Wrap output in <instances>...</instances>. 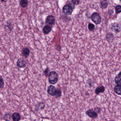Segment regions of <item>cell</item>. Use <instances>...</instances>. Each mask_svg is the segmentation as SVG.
Instances as JSON below:
<instances>
[{"instance_id": "1", "label": "cell", "mask_w": 121, "mask_h": 121, "mask_svg": "<svg viewBox=\"0 0 121 121\" xmlns=\"http://www.w3.org/2000/svg\"><path fill=\"white\" fill-rule=\"evenodd\" d=\"M49 83L53 85L56 84L58 80V75L56 71H51L48 75Z\"/></svg>"}, {"instance_id": "2", "label": "cell", "mask_w": 121, "mask_h": 121, "mask_svg": "<svg viewBox=\"0 0 121 121\" xmlns=\"http://www.w3.org/2000/svg\"><path fill=\"white\" fill-rule=\"evenodd\" d=\"M91 18L93 22L96 24L98 25L101 22V17L98 13H94L91 16Z\"/></svg>"}, {"instance_id": "3", "label": "cell", "mask_w": 121, "mask_h": 121, "mask_svg": "<svg viewBox=\"0 0 121 121\" xmlns=\"http://www.w3.org/2000/svg\"><path fill=\"white\" fill-rule=\"evenodd\" d=\"M63 13L67 15H71L73 11L72 7L69 5H66L63 8Z\"/></svg>"}, {"instance_id": "4", "label": "cell", "mask_w": 121, "mask_h": 121, "mask_svg": "<svg viewBox=\"0 0 121 121\" xmlns=\"http://www.w3.org/2000/svg\"><path fill=\"white\" fill-rule=\"evenodd\" d=\"M110 28L112 30L117 33H119L121 31L120 25L117 23L114 22L112 23L110 25Z\"/></svg>"}, {"instance_id": "5", "label": "cell", "mask_w": 121, "mask_h": 121, "mask_svg": "<svg viewBox=\"0 0 121 121\" xmlns=\"http://www.w3.org/2000/svg\"><path fill=\"white\" fill-rule=\"evenodd\" d=\"M48 93L51 96H54L56 95L57 92V89L54 86H49L47 88Z\"/></svg>"}, {"instance_id": "6", "label": "cell", "mask_w": 121, "mask_h": 121, "mask_svg": "<svg viewBox=\"0 0 121 121\" xmlns=\"http://www.w3.org/2000/svg\"><path fill=\"white\" fill-rule=\"evenodd\" d=\"M86 114L90 117L95 119L98 117V114L95 110L93 109H90L86 112Z\"/></svg>"}, {"instance_id": "7", "label": "cell", "mask_w": 121, "mask_h": 121, "mask_svg": "<svg viewBox=\"0 0 121 121\" xmlns=\"http://www.w3.org/2000/svg\"><path fill=\"white\" fill-rule=\"evenodd\" d=\"M17 66L19 68H25L26 66V62L22 58H19L17 61Z\"/></svg>"}, {"instance_id": "8", "label": "cell", "mask_w": 121, "mask_h": 121, "mask_svg": "<svg viewBox=\"0 0 121 121\" xmlns=\"http://www.w3.org/2000/svg\"><path fill=\"white\" fill-rule=\"evenodd\" d=\"M55 18L52 15H49L46 18L45 23L49 25H53L54 23Z\"/></svg>"}, {"instance_id": "9", "label": "cell", "mask_w": 121, "mask_h": 121, "mask_svg": "<svg viewBox=\"0 0 121 121\" xmlns=\"http://www.w3.org/2000/svg\"><path fill=\"white\" fill-rule=\"evenodd\" d=\"M30 49L27 47H25L22 50V55L25 58H27L30 55Z\"/></svg>"}, {"instance_id": "10", "label": "cell", "mask_w": 121, "mask_h": 121, "mask_svg": "<svg viewBox=\"0 0 121 121\" xmlns=\"http://www.w3.org/2000/svg\"><path fill=\"white\" fill-rule=\"evenodd\" d=\"M105 88L103 86L97 87L95 90V93L96 95H99L101 93H103L105 91Z\"/></svg>"}, {"instance_id": "11", "label": "cell", "mask_w": 121, "mask_h": 121, "mask_svg": "<svg viewBox=\"0 0 121 121\" xmlns=\"http://www.w3.org/2000/svg\"><path fill=\"white\" fill-rule=\"evenodd\" d=\"M12 119L13 121H19L21 119V116L19 113H14L12 115Z\"/></svg>"}, {"instance_id": "12", "label": "cell", "mask_w": 121, "mask_h": 121, "mask_svg": "<svg viewBox=\"0 0 121 121\" xmlns=\"http://www.w3.org/2000/svg\"><path fill=\"white\" fill-rule=\"evenodd\" d=\"M52 30V28L50 26L48 25L45 26L43 29V33L45 34H48L51 32Z\"/></svg>"}, {"instance_id": "13", "label": "cell", "mask_w": 121, "mask_h": 121, "mask_svg": "<svg viewBox=\"0 0 121 121\" xmlns=\"http://www.w3.org/2000/svg\"><path fill=\"white\" fill-rule=\"evenodd\" d=\"M121 85H117L114 88L115 92L119 95H121Z\"/></svg>"}, {"instance_id": "14", "label": "cell", "mask_w": 121, "mask_h": 121, "mask_svg": "<svg viewBox=\"0 0 121 121\" xmlns=\"http://www.w3.org/2000/svg\"><path fill=\"white\" fill-rule=\"evenodd\" d=\"M106 39L109 42H112L114 39V35L112 33H108L106 36Z\"/></svg>"}, {"instance_id": "15", "label": "cell", "mask_w": 121, "mask_h": 121, "mask_svg": "<svg viewBox=\"0 0 121 121\" xmlns=\"http://www.w3.org/2000/svg\"><path fill=\"white\" fill-rule=\"evenodd\" d=\"M121 71L119 72V74L115 77V82L117 85H121Z\"/></svg>"}, {"instance_id": "16", "label": "cell", "mask_w": 121, "mask_h": 121, "mask_svg": "<svg viewBox=\"0 0 121 121\" xmlns=\"http://www.w3.org/2000/svg\"><path fill=\"white\" fill-rule=\"evenodd\" d=\"M37 107H36V110H42L45 108V104L43 102H40L37 105Z\"/></svg>"}, {"instance_id": "17", "label": "cell", "mask_w": 121, "mask_h": 121, "mask_svg": "<svg viewBox=\"0 0 121 121\" xmlns=\"http://www.w3.org/2000/svg\"><path fill=\"white\" fill-rule=\"evenodd\" d=\"M108 2L107 0H103L101 2V7L102 9H105L107 8Z\"/></svg>"}, {"instance_id": "18", "label": "cell", "mask_w": 121, "mask_h": 121, "mask_svg": "<svg viewBox=\"0 0 121 121\" xmlns=\"http://www.w3.org/2000/svg\"><path fill=\"white\" fill-rule=\"evenodd\" d=\"M20 4L22 8H25L28 5V1L27 0H21Z\"/></svg>"}, {"instance_id": "19", "label": "cell", "mask_w": 121, "mask_h": 121, "mask_svg": "<svg viewBox=\"0 0 121 121\" xmlns=\"http://www.w3.org/2000/svg\"><path fill=\"white\" fill-rule=\"evenodd\" d=\"M95 25L91 23H89L88 25V28L89 30L90 31H92L95 29Z\"/></svg>"}, {"instance_id": "20", "label": "cell", "mask_w": 121, "mask_h": 121, "mask_svg": "<svg viewBox=\"0 0 121 121\" xmlns=\"http://www.w3.org/2000/svg\"><path fill=\"white\" fill-rule=\"evenodd\" d=\"M115 10L117 13H119L121 12V6L120 5L117 6L115 8Z\"/></svg>"}, {"instance_id": "21", "label": "cell", "mask_w": 121, "mask_h": 121, "mask_svg": "<svg viewBox=\"0 0 121 121\" xmlns=\"http://www.w3.org/2000/svg\"><path fill=\"white\" fill-rule=\"evenodd\" d=\"M61 95H62V91L60 89H58L57 90V93L55 96H56V97L58 98L61 97Z\"/></svg>"}, {"instance_id": "22", "label": "cell", "mask_w": 121, "mask_h": 121, "mask_svg": "<svg viewBox=\"0 0 121 121\" xmlns=\"http://www.w3.org/2000/svg\"><path fill=\"white\" fill-rule=\"evenodd\" d=\"M4 85V82L2 77H0V88H3Z\"/></svg>"}, {"instance_id": "23", "label": "cell", "mask_w": 121, "mask_h": 121, "mask_svg": "<svg viewBox=\"0 0 121 121\" xmlns=\"http://www.w3.org/2000/svg\"><path fill=\"white\" fill-rule=\"evenodd\" d=\"M73 4L76 5H79L80 3V0H71Z\"/></svg>"}, {"instance_id": "24", "label": "cell", "mask_w": 121, "mask_h": 121, "mask_svg": "<svg viewBox=\"0 0 121 121\" xmlns=\"http://www.w3.org/2000/svg\"><path fill=\"white\" fill-rule=\"evenodd\" d=\"M49 69L48 68H47L44 71V74H45V75L46 77L48 76V75H49V74H48V73H49Z\"/></svg>"}, {"instance_id": "25", "label": "cell", "mask_w": 121, "mask_h": 121, "mask_svg": "<svg viewBox=\"0 0 121 121\" xmlns=\"http://www.w3.org/2000/svg\"><path fill=\"white\" fill-rule=\"evenodd\" d=\"M7 27L8 28V29H9L10 30H12V26H11V24L10 23H8L7 24Z\"/></svg>"}, {"instance_id": "26", "label": "cell", "mask_w": 121, "mask_h": 121, "mask_svg": "<svg viewBox=\"0 0 121 121\" xmlns=\"http://www.w3.org/2000/svg\"><path fill=\"white\" fill-rule=\"evenodd\" d=\"M92 80L91 79H89L87 80V83L89 84L90 86H92V83H91V81Z\"/></svg>"}, {"instance_id": "27", "label": "cell", "mask_w": 121, "mask_h": 121, "mask_svg": "<svg viewBox=\"0 0 121 121\" xmlns=\"http://www.w3.org/2000/svg\"><path fill=\"white\" fill-rule=\"evenodd\" d=\"M2 1H5V0H1Z\"/></svg>"}, {"instance_id": "28", "label": "cell", "mask_w": 121, "mask_h": 121, "mask_svg": "<svg viewBox=\"0 0 121 121\" xmlns=\"http://www.w3.org/2000/svg\"></svg>"}, {"instance_id": "29", "label": "cell", "mask_w": 121, "mask_h": 121, "mask_svg": "<svg viewBox=\"0 0 121 121\" xmlns=\"http://www.w3.org/2000/svg\"></svg>"}]
</instances>
